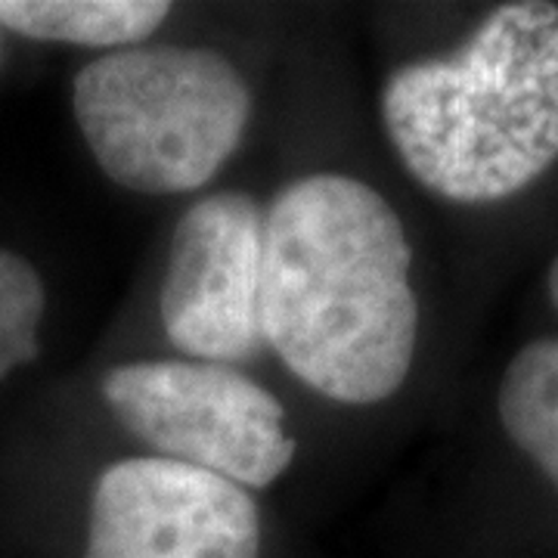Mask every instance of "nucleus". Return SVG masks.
Instances as JSON below:
<instances>
[{"label": "nucleus", "mask_w": 558, "mask_h": 558, "mask_svg": "<svg viewBox=\"0 0 558 558\" xmlns=\"http://www.w3.org/2000/svg\"><path fill=\"white\" fill-rule=\"evenodd\" d=\"M395 208L366 183L311 174L264 211L260 329L307 388L379 403L410 376L418 304Z\"/></svg>", "instance_id": "obj_1"}, {"label": "nucleus", "mask_w": 558, "mask_h": 558, "mask_svg": "<svg viewBox=\"0 0 558 558\" xmlns=\"http://www.w3.org/2000/svg\"><path fill=\"white\" fill-rule=\"evenodd\" d=\"M381 121L407 171L440 199L521 193L558 161V7L506 3L457 53L400 65Z\"/></svg>", "instance_id": "obj_2"}, {"label": "nucleus", "mask_w": 558, "mask_h": 558, "mask_svg": "<svg viewBox=\"0 0 558 558\" xmlns=\"http://www.w3.org/2000/svg\"><path fill=\"white\" fill-rule=\"evenodd\" d=\"M72 106L106 178L178 196L205 186L240 149L252 90L218 50L137 44L87 62Z\"/></svg>", "instance_id": "obj_3"}, {"label": "nucleus", "mask_w": 558, "mask_h": 558, "mask_svg": "<svg viewBox=\"0 0 558 558\" xmlns=\"http://www.w3.org/2000/svg\"><path fill=\"white\" fill-rule=\"evenodd\" d=\"M102 398L161 459L240 487H270L295 457L282 403L223 363H124L102 379Z\"/></svg>", "instance_id": "obj_4"}, {"label": "nucleus", "mask_w": 558, "mask_h": 558, "mask_svg": "<svg viewBox=\"0 0 558 558\" xmlns=\"http://www.w3.org/2000/svg\"><path fill=\"white\" fill-rule=\"evenodd\" d=\"M255 499L171 459H121L97 481L84 558H258Z\"/></svg>", "instance_id": "obj_5"}, {"label": "nucleus", "mask_w": 558, "mask_h": 558, "mask_svg": "<svg viewBox=\"0 0 558 558\" xmlns=\"http://www.w3.org/2000/svg\"><path fill=\"white\" fill-rule=\"evenodd\" d=\"M264 211L245 193H211L178 220L161 282V326L186 357L236 363L258 354Z\"/></svg>", "instance_id": "obj_6"}, {"label": "nucleus", "mask_w": 558, "mask_h": 558, "mask_svg": "<svg viewBox=\"0 0 558 558\" xmlns=\"http://www.w3.org/2000/svg\"><path fill=\"white\" fill-rule=\"evenodd\" d=\"M159 0H0V28L22 38L124 50L168 20Z\"/></svg>", "instance_id": "obj_7"}, {"label": "nucleus", "mask_w": 558, "mask_h": 558, "mask_svg": "<svg viewBox=\"0 0 558 558\" xmlns=\"http://www.w3.org/2000/svg\"><path fill=\"white\" fill-rule=\"evenodd\" d=\"M499 422L558 490V339L531 341L499 385Z\"/></svg>", "instance_id": "obj_8"}, {"label": "nucleus", "mask_w": 558, "mask_h": 558, "mask_svg": "<svg viewBox=\"0 0 558 558\" xmlns=\"http://www.w3.org/2000/svg\"><path fill=\"white\" fill-rule=\"evenodd\" d=\"M44 301L38 270L22 255L0 248V381L38 357Z\"/></svg>", "instance_id": "obj_9"}, {"label": "nucleus", "mask_w": 558, "mask_h": 558, "mask_svg": "<svg viewBox=\"0 0 558 558\" xmlns=\"http://www.w3.org/2000/svg\"><path fill=\"white\" fill-rule=\"evenodd\" d=\"M549 299L558 307V258L553 260V267H549Z\"/></svg>", "instance_id": "obj_10"}, {"label": "nucleus", "mask_w": 558, "mask_h": 558, "mask_svg": "<svg viewBox=\"0 0 558 558\" xmlns=\"http://www.w3.org/2000/svg\"><path fill=\"white\" fill-rule=\"evenodd\" d=\"M3 35H7V32L0 28V65H3Z\"/></svg>", "instance_id": "obj_11"}]
</instances>
